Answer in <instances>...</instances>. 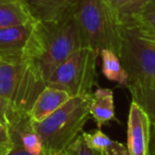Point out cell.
<instances>
[{"mask_svg":"<svg viewBox=\"0 0 155 155\" xmlns=\"http://www.w3.org/2000/svg\"><path fill=\"white\" fill-rule=\"evenodd\" d=\"M150 0H124L121 5L120 17L121 25H125L132 20V18L149 2Z\"/></svg>","mask_w":155,"mask_h":155,"instance_id":"cell-17","label":"cell"},{"mask_svg":"<svg viewBox=\"0 0 155 155\" xmlns=\"http://www.w3.org/2000/svg\"><path fill=\"white\" fill-rule=\"evenodd\" d=\"M47 83L25 60L0 61V97L17 115H28Z\"/></svg>","mask_w":155,"mask_h":155,"instance_id":"cell-4","label":"cell"},{"mask_svg":"<svg viewBox=\"0 0 155 155\" xmlns=\"http://www.w3.org/2000/svg\"><path fill=\"white\" fill-rule=\"evenodd\" d=\"M60 155H65V152H64V153H63V154H60Z\"/></svg>","mask_w":155,"mask_h":155,"instance_id":"cell-24","label":"cell"},{"mask_svg":"<svg viewBox=\"0 0 155 155\" xmlns=\"http://www.w3.org/2000/svg\"><path fill=\"white\" fill-rule=\"evenodd\" d=\"M73 14L85 47L98 54L101 50L110 49L118 55L122 25L106 0H79Z\"/></svg>","mask_w":155,"mask_h":155,"instance_id":"cell-3","label":"cell"},{"mask_svg":"<svg viewBox=\"0 0 155 155\" xmlns=\"http://www.w3.org/2000/svg\"><path fill=\"white\" fill-rule=\"evenodd\" d=\"M70 98L66 91L47 85L38 95L29 112L31 120L33 122H41L45 120L61 106L64 105Z\"/></svg>","mask_w":155,"mask_h":155,"instance_id":"cell-10","label":"cell"},{"mask_svg":"<svg viewBox=\"0 0 155 155\" xmlns=\"http://www.w3.org/2000/svg\"><path fill=\"white\" fill-rule=\"evenodd\" d=\"M152 33H153V32H152Z\"/></svg>","mask_w":155,"mask_h":155,"instance_id":"cell-25","label":"cell"},{"mask_svg":"<svg viewBox=\"0 0 155 155\" xmlns=\"http://www.w3.org/2000/svg\"><path fill=\"white\" fill-rule=\"evenodd\" d=\"M73 11L58 20L35 21L22 60L30 63L46 83L65 60L85 47Z\"/></svg>","mask_w":155,"mask_h":155,"instance_id":"cell-1","label":"cell"},{"mask_svg":"<svg viewBox=\"0 0 155 155\" xmlns=\"http://www.w3.org/2000/svg\"><path fill=\"white\" fill-rule=\"evenodd\" d=\"M125 25H133L140 30L155 33V0H150L131 21Z\"/></svg>","mask_w":155,"mask_h":155,"instance_id":"cell-16","label":"cell"},{"mask_svg":"<svg viewBox=\"0 0 155 155\" xmlns=\"http://www.w3.org/2000/svg\"><path fill=\"white\" fill-rule=\"evenodd\" d=\"M98 56L89 47L78 49L54 70L47 85L66 91L71 98L89 97L98 84Z\"/></svg>","mask_w":155,"mask_h":155,"instance_id":"cell-6","label":"cell"},{"mask_svg":"<svg viewBox=\"0 0 155 155\" xmlns=\"http://www.w3.org/2000/svg\"><path fill=\"white\" fill-rule=\"evenodd\" d=\"M35 21L58 20L74 10L79 0H24Z\"/></svg>","mask_w":155,"mask_h":155,"instance_id":"cell-9","label":"cell"},{"mask_svg":"<svg viewBox=\"0 0 155 155\" xmlns=\"http://www.w3.org/2000/svg\"><path fill=\"white\" fill-rule=\"evenodd\" d=\"M127 88L132 95V101L136 102L147 113L151 125H155V84L130 86Z\"/></svg>","mask_w":155,"mask_h":155,"instance_id":"cell-15","label":"cell"},{"mask_svg":"<svg viewBox=\"0 0 155 155\" xmlns=\"http://www.w3.org/2000/svg\"><path fill=\"white\" fill-rule=\"evenodd\" d=\"M151 121L147 113L132 101L127 117V148L130 155H149Z\"/></svg>","mask_w":155,"mask_h":155,"instance_id":"cell-7","label":"cell"},{"mask_svg":"<svg viewBox=\"0 0 155 155\" xmlns=\"http://www.w3.org/2000/svg\"><path fill=\"white\" fill-rule=\"evenodd\" d=\"M149 155H155V125H151V134H150V147H149Z\"/></svg>","mask_w":155,"mask_h":155,"instance_id":"cell-23","label":"cell"},{"mask_svg":"<svg viewBox=\"0 0 155 155\" xmlns=\"http://www.w3.org/2000/svg\"><path fill=\"white\" fill-rule=\"evenodd\" d=\"M118 56L129 75L127 87L155 84V41L133 25H122Z\"/></svg>","mask_w":155,"mask_h":155,"instance_id":"cell-5","label":"cell"},{"mask_svg":"<svg viewBox=\"0 0 155 155\" xmlns=\"http://www.w3.org/2000/svg\"><path fill=\"white\" fill-rule=\"evenodd\" d=\"M108 3V5H110V8L112 9L113 13L116 15V17L119 19V21H120V17H119V13H120V9H121V5H122L123 1L124 0H106ZM121 22V21H120Z\"/></svg>","mask_w":155,"mask_h":155,"instance_id":"cell-22","label":"cell"},{"mask_svg":"<svg viewBox=\"0 0 155 155\" xmlns=\"http://www.w3.org/2000/svg\"><path fill=\"white\" fill-rule=\"evenodd\" d=\"M8 129H9V127H8ZM9 131L12 135V138H13L14 144H13V148H12L11 150H10L9 152L5 155H32L25 150V148L22 147V143H21V141H20L19 137H18V136L16 135L13 131H11V130H9Z\"/></svg>","mask_w":155,"mask_h":155,"instance_id":"cell-20","label":"cell"},{"mask_svg":"<svg viewBox=\"0 0 155 155\" xmlns=\"http://www.w3.org/2000/svg\"><path fill=\"white\" fill-rule=\"evenodd\" d=\"M65 155H98L97 151L91 149L85 141L84 137L80 135L72 144L65 151Z\"/></svg>","mask_w":155,"mask_h":155,"instance_id":"cell-18","label":"cell"},{"mask_svg":"<svg viewBox=\"0 0 155 155\" xmlns=\"http://www.w3.org/2000/svg\"><path fill=\"white\" fill-rule=\"evenodd\" d=\"M89 97L70 98L56 112L41 122H33L41 136L45 155H60L82 135L91 118Z\"/></svg>","mask_w":155,"mask_h":155,"instance_id":"cell-2","label":"cell"},{"mask_svg":"<svg viewBox=\"0 0 155 155\" xmlns=\"http://www.w3.org/2000/svg\"><path fill=\"white\" fill-rule=\"evenodd\" d=\"M82 136L91 149L106 155H130L127 146L116 140H113L100 129L93 133L83 132Z\"/></svg>","mask_w":155,"mask_h":155,"instance_id":"cell-13","label":"cell"},{"mask_svg":"<svg viewBox=\"0 0 155 155\" xmlns=\"http://www.w3.org/2000/svg\"><path fill=\"white\" fill-rule=\"evenodd\" d=\"M35 21L24 0H0V29Z\"/></svg>","mask_w":155,"mask_h":155,"instance_id":"cell-12","label":"cell"},{"mask_svg":"<svg viewBox=\"0 0 155 155\" xmlns=\"http://www.w3.org/2000/svg\"><path fill=\"white\" fill-rule=\"evenodd\" d=\"M12 110L10 108L8 102L3 98L0 97V124L8 127L10 122V119L12 116Z\"/></svg>","mask_w":155,"mask_h":155,"instance_id":"cell-21","label":"cell"},{"mask_svg":"<svg viewBox=\"0 0 155 155\" xmlns=\"http://www.w3.org/2000/svg\"><path fill=\"white\" fill-rule=\"evenodd\" d=\"M102 73L108 81L115 82L119 85H129V75L123 68L119 56L110 49H103L100 51Z\"/></svg>","mask_w":155,"mask_h":155,"instance_id":"cell-14","label":"cell"},{"mask_svg":"<svg viewBox=\"0 0 155 155\" xmlns=\"http://www.w3.org/2000/svg\"><path fill=\"white\" fill-rule=\"evenodd\" d=\"M35 21L0 29V61L22 60Z\"/></svg>","mask_w":155,"mask_h":155,"instance_id":"cell-8","label":"cell"},{"mask_svg":"<svg viewBox=\"0 0 155 155\" xmlns=\"http://www.w3.org/2000/svg\"><path fill=\"white\" fill-rule=\"evenodd\" d=\"M13 138L8 127L0 124V155L7 154L13 148Z\"/></svg>","mask_w":155,"mask_h":155,"instance_id":"cell-19","label":"cell"},{"mask_svg":"<svg viewBox=\"0 0 155 155\" xmlns=\"http://www.w3.org/2000/svg\"><path fill=\"white\" fill-rule=\"evenodd\" d=\"M89 114L101 129L113 120L115 116L114 91L110 88H97L91 96L89 101Z\"/></svg>","mask_w":155,"mask_h":155,"instance_id":"cell-11","label":"cell"}]
</instances>
